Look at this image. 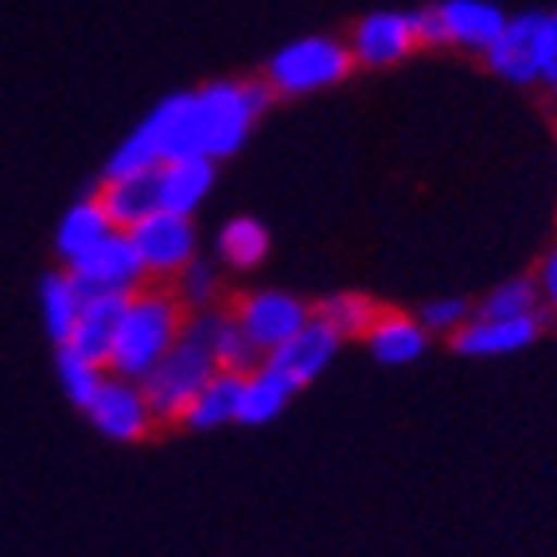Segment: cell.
I'll return each instance as SVG.
<instances>
[{
	"mask_svg": "<svg viewBox=\"0 0 557 557\" xmlns=\"http://www.w3.org/2000/svg\"><path fill=\"white\" fill-rule=\"evenodd\" d=\"M187 308L176 300V293L160 281H145L125 297V312H121L117 339L110 351V374L121 379H145V374L164 359L184 335Z\"/></svg>",
	"mask_w": 557,
	"mask_h": 557,
	"instance_id": "6da1fadb",
	"label": "cell"
},
{
	"mask_svg": "<svg viewBox=\"0 0 557 557\" xmlns=\"http://www.w3.org/2000/svg\"><path fill=\"white\" fill-rule=\"evenodd\" d=\"M270 102V86L246 83V78H223V83H211L203 90H191V121H196L199 157H211L214 164L234 157L250 140L253 125L261 121Z\"/></svg>",
	"mask_w": 557,
	"mask_h": 557,
	"instance_id": "7a4b0ae2",
	"label": "cell"
},
{
	"mask_svg": "<svg viewBox=\"0 0 557 557\" xmlns=\"http://www.w3.org/2000/svg\"><path fill=\"white\" fill-rule=\"evenodd\" d=\"M483 63L503 83H546L557 66V12H522L507 16L495 44L483 51Z\"/></svg>",
	"mask_w": 557,
	"mask_h": 557,
	"instance_id": "3957f363",
	"label": "cell"
},
{
	"mask_svg": "<svg viewBox=\"0 0 557 557\" xmlns=\"http://www.w3.org/2000/svg\"><path fill=\"white\" fill-rule=\"evenodd\" d=\"M351 47L335 36H305L293 39L270 59L265 66V86L281 98H300V94H317L327 86L344 83L351 75Z\"/></svg>",
	"mask_w": 557,
	"mask_h": 557,
	"instance_id": "277c9868",
	"label": "cell"
},
{
	"mask_svg": "<svg viewBox=\"0 0 557 557\" xmlns=\"http://www.w3.org/2000/svg\"><path fill=\"white\" fill-rule=\"evenodd\" d=\"M214 371H219V367H214L211 355H207L196 339L180 335V344L140 379L157 425H184L187 406L203 391V382L211 379Z\"/></svg>",
	"mask_w": 557,
	"mask_h": 557,
	"instance_id": "5b68a950",
	"label": "cell"
},
{
	"mask_svg": "<svg viewBox=\"0 0 557 557\" xmlns=\"http://www.w3.org/2000/svg\"><path fill=\"white\" fill-rule=\"evenodd\" d=\"M421 44L460 47V51H487L507 24V12L492 0H441L421 9Z\"/></svg>",
	"mask_w": 557,
	"mask_h": 557,
	"instance_id": "8992f818",
	"label": "cell"
},
{
	"mask_svg": "<svg viewBox=\"0 0 557 557\" xmlns=\"http://www.w3.org/2000/svg\"><path fill=\"white\" fill-rule=\"evenodd\" d=\"M133 246H137V258L145 265V277L149 281H168L184 270L187 261L199 258V234L191 214H176V211H152L149 219H140L129 231Z\"/></svg>",
	"mask_w": 557,
	"mask_h": 557,
	"instance_id": "52a82bcc",
	"label": "cell"
},
{
	"mask_svg": "<svg viewBox=\"0 0 557 557\" xmlns=\"http://www.w3.org/2000/svg\"><path fill=\"white\" fill-rule=\"evenodd\" d=\"M231 312L261 359L270 351H277L281 344H288V339L312 320V305H305V300L293 297V293H281V288L246 293V297L234 300Z\"/></svg>",
	"mask_w": 557,
	"mask_h": 557,
	"instance_id": "ba28073f",
	"label": "cell"
},
{
	"mask_svg": "<svg viewBox=\"0 0 557 557\" xmlns=\"http://www.w3.org/2000/svg\"><path fill=\"white\" fill-rule=\"evenodd\" d=\"M83 413L106 441H117V445H137L157 425L145 386L137 379H121V374H106V382L86 401Z\"/></svg>",
	"mask_w": 557,
	"mask_h": 557,
	"instance_id": "9c48e42d",
	"label": "cell"
},
{
	"mask_svg": "<svg viewBox=\"0 0 557 557\" xmlns=\"http://www.w3.org/2000/svg\"><path fill=\"white\" fill-rule=\"evenodd\" d=\"M66 270L83 285V293H113V297H129L133 288L149 281L129 231H110L98 246L78 253L75 261H66Z\"/></svg>",
	"mask_w": 557,
	"mask_h": 557,
	"instance_id": "30bf717a",
	"label": "cell"
},
{
	"mask_svg": "<svg viewBox=\"0 0 557 557\" xmlns=\"http://www.w3.org/2000/svg\"><path fill=\"white\" fill-rule=\"evenodd\" d=\"M347 47H351L355 66H394L421 47V20L418 12L398 9L371 12L355 24Z\"/></svg>",
	"mask_w": 557,
	"mask_h": 557,
	"instance_id": "8fae6325",
	"label": "cell"
},
{
	"mask_svg": "<svg viewBox=\"0 0 557 557\" xmlns=\"http://www.w3.org/2000/svg\"><path fill=\"white\" fill-rule=\"evenodd\" d=\"M184 335L187 339H196V344L214 359V367H223V371H250L253 362H261V355L253 351V344L246 339V332L238 327L231 308L211 305V308L187 312Z\"/></svg>",
	"mask_w": 557,
	"mask_h": 557,
	"instance_id": "7c38bea8",
	"label": "cell"
},
{
	"mask_svg": "<svg viewBox=\"0 0 557 557\" xmlns=\"http://www.w3.org/2000/svg\"><path fill=\"white\" fill-rule=\"evenodd\" d=\"M542 332V317H483L472 312L468 324L453 335V347L468 359H499V355H519Z\"/></svg>",
	"mask_w": 557,
	"mask_h": 557,
	"instance_id": "4fadbf2b",
	"label": "cell"
},
{
	"mask_svg": "<svg viewBox=\"0 0 557 557\" xmlns=\"http://www.w3.org/2000/svg\"><path fill=\"white\" fill-rule=\"evenodd\" d=\"M339 347H344V339H339V335H335L320 317H312L297 335H293V339H288V344H281L277 351H270L265 359H270L273 367H277V371L297 386V391H305L308 382H317L320 374L332 367V359H335Z\"/></svg>",
	"mask_w": 557,
	"mask_h": 557,
	"instance_id": "5bb4252c",
	"label": "cell"
},
{
	"mask_svg": "<svg viewBox=\"0 0 557 557\" xmlns=\"http://www.w3.org/2000/svg\"><path fill=\"white\" fill-rule=\"evenodd\" d=\"M214 176H219V164L211 157H180V160H164L157 168V196L164 211L176 214H191L207 203L214 187Z\"/></svg>",
	"mask_w": 557,
	"mask_h": 557,
	"instance_id": "9a60e30c",
	"label": "cell"
},
{
	"mask_svg": "<svg viewBox=\"0 0 557 557\" xmlns=\"http://www.w3.org/2000/svg\"><path fill=\"white\" fill-rule=\"evenodd\" d=\"M362 344L371 351L374 362L382 367H406V362H418L429 347V332L418 317L398 312V308H379L374 324L367 327Z\"/></svg>",
	"mask_w": 557,
	"mask_h": 557,
	"instance_id": "2e32d148",
	"label": "cell"
},
{
	"mask_svg": "<svg viewBox=\"0 0 557 557\" xmlns=\"http://www.w3.org/2000/svg\"><path fill=\"white\" fill-rule=\"evenodd\" d=\"M98 203L106 207L110 223L117 231H133L140 219H149L152 211H160L157 196V168L152 172H125V176H102L98 184Z\"/></svg>",
	"mask_w": 557,
	"mask_h": 557,
	"instance_id": "e0dca14e",
	"label": "cell"
},
{
	"mask_svg": "<svg viewBox=\"0 0 557 557\" xmlns=\"http://www.w3.org/2000/svg\"><path fill=\"white\" fill-rule=\"evenodd\" d=\"M121 312H125V297H113V293H86L83 312H78L75 327L66 335V344L98 362H110Z\"/></svg>",
	"mask_w": 557,
	"mask_h": 557,
	"instance_id": "ac0fdd59",
	"label": "cell"
},
{
	"mask_svg": "<svg viewBox=\"0 0 557 557\" xmlns=\"http://www.w3.org/2000/svg\"><path fill=\"white\" fill-rule=\"evenodd\" d=\"M297 386L285 379V374L273 367L270 359L253 362L246 379H242V409H238V421L242 425H265V421L281 418L293 401Z\"/></svg>",
	"mask_w": 557,
	"mask_h": 557,
	"instance_id": "d6986e66",
	"label": "cell"
},
{
	"mask_svg": "<svg viewBox=\"0 0 557 557\" xmlns=\"http://www.w3.org/2000/svg\"><path fill=\"white\" fill-rule=\"evenodd\" d=\"M242 379L246 371H219L203 382V391L191 398L184 413V425L191 429H219V425H231L238 421V409H242Z\"/></svg>",
	"mask_w": 557,
	"mask_h": 557,
	"instance_id": "ffe728a7",
	"label": "cell"
},
{
	"mask_svg": "<svg viewBox=\"0 0 557 557\" xmlns=\"http://www.w3.org/2000/svg\"><path fill=\"white\" fill-rule=\"evenodd\" d=\"M110 231H117V226L110 223V214L98 203V196L75 199V203L63 211V223L55 226V250H59V258H63V265L75 261L78 253H86L90 246H98Z\"/></svg>",
	"mask_w": 557,
	"mask_h": 557,
	"instance_id": "44dd1931",
	"label": "cell"
},
{
	"mask_svg": "<svg viewBox=\"0 0 557 557\" xmlns=\"http://www.w3.org/2000/svg\"><path fill=\"white\" fill-rule=\"evenodd\" d=\"M83 300H86L83 285L71 277L66 265L44 277V285H39V312H44V327L55 347L66 344V335H71L78 312H83Z\"/></svg>",
	"mask_w": 557,
	"mask_h": 557,
	"instance_id": "7402d4cb",
	"label": "cell"
},
{
	"mask_svg": "<svg viewBox=\"0 0 557 557\" xmlns=\"http://www.w3.org/2000/svg\"><path fill=\"white\" fill-rule=\"evenodd\" d=\"M214 253H219L226 270L250 273L270 253V231L258 219H250V214H234L231 223H223L219 238H214Z\"/></svg>",
	"mask_w": 557,
	"mask_h": 557,
	"instance_id": "603a6c76",
	"label": "cell"
},
{
	"mask_svg": "<svg viewBox=\"0 0 557 557\" xmlns=\"http://www.w3.org/2000/svg\"><path fill=\"white\" fill-rule=\"evenodd\" d=\"M312 317L324 320L339 339H362L367 327L374 324V317H379V305L371 297H362V293H327L312 308Z\"/></svg>",
	"mask_w": 557,
	"mask_h": 557,
	"instance_id": "cb8c5ba5",
	"label": "cell"
},
{
	"mask_svg": "<svg viewBox=\"0 0 557 557\" xmlns=\"http://www.w3.org/2000/svg\"><path fill=\"white\" fill-rule=\"evenodd\" d=\"M55 374H59V386H63L66 398L75 401L78 409H86V401L98 394V386L106 382L110 367L90 359V355L75 351L71 344H59L55 347Z\"/></svg>",
	"mask_w": 557,
	"mask_h": 557,
	"instance_id": "d4e9b609",
	"label": "cell"
},
{
	"mask_svg": "<svg viewBox=\"0 0 557 557\" xmlns=\"http://www.w3.org/2000/svg\"><path fill=\"white\" fill-rule=\"evenodd\" d=\"M475 312H483V317H546L539 281L530 277V273L507 277L503 285H495L492 293L475 305Z\"/></svg>",
	"mask_w": 557,
	"mask_h": 557,
	"instance_id": "484cf974",
	"label": "cell"
},
{
	"mask_svg": "<svg viewBox=\"0 0 557 557\" xmlns=\"http://www.w3.org/2000/svg\"><path fill=\"white\" fill-rule=\"evenodd\" d=\"M168 288L176 293V300L187 308V312H196V308H211V305H219V293H223V281H219V270H214L211 261L196 258V261H187L184 270H180L172 281H168Z\"/></svg>",
	"mask_w": 557,
	"mask_h": 557,
	"instance_id": "4316f807",
	"label": "cell"
},
{
	"mask_svg": "<svg viewBox=\"0 0 557 557\" xmlns=\"http://www.w3.org/2000/svg\"><path fill=\"white\" fill-rule=\"evenodd\" d=\"M475 308L468 305L465 297H437V300H429L425 308L418 312V320L425 324L429 335H448L453 339L460 327L468 324V317H472Z\"/></svg>",
	"mask_w": 557,
	"mask_h": 557,
	"instance_id": "83f0119b",
	"label": "cell"
},
{
	"mask_svg": "<svg viewBox=\"0 0 557 557\" xmlns=\"http://www.w3.org/2000/svg\"><path fill=\"white\" fill-rule=\"evenodd\" d=\"M534 281H539L542 308L557 317V242L546 250V258H542V265H539V273H534Z\"/></svg>",
	"mask_w": 557,
	"mask_h": 557,
	"instance_id": "f1b7e54d",
	"label": "cell"
},
{
	"mask_svg": "<svg viewBox=\"0 0 557 557\" xmlns=\"http://www.w3.org/2000/svg\"><path fill=\"white\" fill-rule=\"evenodd\" d=\"M546 86H549V94H554V106H557V66H554V75L546 78Z\"/></svg>",
	"mask_w": 557,
	"mask_h": 557,
	"instance_id": "f546056e",
	"label": "cell"
}]
</instances>
